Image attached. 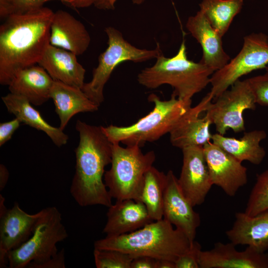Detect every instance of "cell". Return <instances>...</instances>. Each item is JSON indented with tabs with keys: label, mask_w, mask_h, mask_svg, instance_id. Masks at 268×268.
I'll use <instances>...</instances> for the list:
<instances>
[{
	"label": "cell",
	"mask_w": 268,
	"mask_h": 268,
	"mask_svg": "<svg viewBox=\"0 0 268 268\" xmlns=\"http://www.w3.org/2000/svg\"><path fill=\"white\" fill-rule=\"evenodd\" d=\"M54 12L43 6L14 13L0 26V83L8 85L20 70L38 64L50 44Z\"/></svg>",
	"instance_id": "1"
},
{
	"label": "cell",
	"mask_w": 268,
	"mask_h": 268,
	"mask_svg": "<svg viewBox=\"0 0 268 268\" xmlns=\"http://www.w3.org/2000/svg\"><path fill=\"white\" fill-rule=\"evenodd\" d=\"M79 141L75 149V173L70 193L80 206L100 205L109 207L111 197L104 182L105 167L112 161V144L101 126L77 120Z\"/></svg>",
	"instance_id": "2"
},
{
	"label": "cell",
	"mask_w": 268,
	"mask_h": 268,
	"mask_svg": "<svg viewBox=\"0 0 268 268\" xmlns=\"http://www.w3.org/2000/svg\"><path fill=\"white\" fill-rule=\"evenodd\" d=\"M191 243L181 230L164 218L152 221L132 232L96 241L95 249L114 250L134 258L145 256L156 260L175 262Z\"/></svg>",
	"instance_id": "3"
},
{
	"label": "cell",
	"mask_w": 268,
	"mask_h": 268,
	"mask_svg": "<svg viewBox=\"0 0 268 268\" xmlns=\"http://www.w3.org/2000/svg\"><path fill=\"white\" fill-rule=\"evenodd\" d=\"M156 59L152 66L138 74V83L149 89L170 85L174 88L172 94L185 102H192L193 96L210 83L214 72L201 62L195 63L188 59L184 40L174 56L167 58L161 53Z\"/></svg>",
	"instance_id": "4"
},
{
	"label": "cell",
	"mask_w": 268,
	"mask_h": 268,
	"mask_svg": "<svg viewBox=\"0 0 268 268\" xmlns=\"http://www.w3.org/2000/svg\"><path fill=\"white\" fill-rule=\"evenodd\" d=\"M148 99L154 103L153 109L134 124L127 126H101L112 143L141 147L145 142L157 140L169 134L192 107V102L181 100L173 94L168 100H161L153 93L149 95Z\"/></svg>",
	"instance_id": "5"
},
{
	"label": "cell",
	"mask_w": 268,
	"mask_h": 268,
	"mask_svg": "<svg viewBox=\"0 0 268 268\" xmlns=\"http://www.w3.org/2000/svg\"><path fill=\"white\" fill-rule=\"evenodd\" d=\"M155 160L153 150L143 153L137 145L124 147L119 143H113L111 168L104 176L111 197L116 201H139L145 174Z\"/></svg>",
	"instance_id": "6"
},
{
	"label": "cell",
	"mask_w": 268,
	"mask_h": 268,
	"mask_svg": "<svg viewBox=\"0 0 268 268\" xmlns=\"http://www.w3.org/2000/svg\"><path fill=\"white\" fill-rule=\"evenodd\" d=\"M67 237L59 209L55 206L42 209L31 236L8 253V267L35 268L56 255L57 244Z\"/></svg>",
	"instance_id": "7"
},
{
	"label": "cell",
	"mask_w": 268,
	"mask_h": 268,
	"mask_svg": "<svg viewBox=\"0 0 268 268\" xmlns=\"http://www.w3.org/2000/svg\"><path fill=\"white\" fill-rule=\"evenodd\" d=\"M108 38V47L98 57V64L93 69L90 81L81 88L85 95L98 107L103 102L104 87L114 69L126 61L141 63L156 58L161 53L158 43L155 49H139L126 40L122 34L111 26L105 28Z\"/></svg>",
	"instance_id": "8"
},
{
	"label": "cell",
	"mask_w": 268,
	"mask_h": 268,
	"mask_svg": "<svg viewBox=\"0 0 268 268\" xmlns=\"http://www.w3.org/2000/svg\"><path fill=\"white\" fill-rule=\"evenodd\" d=\"M268 65V36L263 33L250 34L244 38L240 52L210 77V93L216 99L239 78Z\"/></svg>",
	"instance_id": "9"
},
{
	"label": "cell",
	"mask_w": 268,
	"mask_h": 268,
	"mask_svg": "<svg viewBox=\"0 0 268 268\" xmlns=\"http://www.w3.org/2000/svg\"><path fill=\"white\" fill-rule=\"evenodd\" d=\"M209 103L205 115L215 126L218 134L224 135L229 129L235 133L245 130L243 112L254 110L256 99L247 79L236 81L230 90L224 91Z\"/></svg>",
	"instance_id": "10"
},
{
	"label": "cell",
	"mask_w": 268,
	"mask_h": 268,
	"mask_svg": "<svg viewBox=\"0 0 268 268\" xmlns=\"http://www.w3.org/2000/svg\"><path fill=\"white\" fill-rule=\"evenodd\" d=\"M182 150L183 164L178 184L184 196L194 207L204 202L213 184L203 146H189Z\"/></svg>",
	"instance_id": "11"
},
{
	"label": "cell",
	"mask_w": 268,
	"mask_h": 268,
	"mask_svg": "<svg viewBox=\"0 0 268 268\" xmlns=\"http://www.w3.org/2000/svg\"><path fill=\"white\" fill-rule=\"evenodd\" d=\"M203 147L213 185L220 187L227 195L234 196L247 183L246 167L211 141Z\"/></svg>",
	"instance_id": "12"
},
{
	"label": "cell",
	"mask_w": 268,
	"mask_h": 268,
	"mask_svg": "<svg viewBox=\"0 0 268 268\" xmlns=\"http://www.w3.org/2000/svg\"><path fill=\"white\" fill-rule=\"evenodd\" d=\"M193 207L182 192L178 178L169 170L164 192L163 218L182 231L191 243L195 241L201 224L200 215Z\"/></svg>",
	"instance_id": "13"
},
{
	"label": "cell",
	"mask_w": 268,
	"mask_h": 268,
	"mask_svg": "<svg viewBox=\"0 0 268 268\" xmlns=\"http://www.w3.org/2000/svg\"><path fill=\"white\" fill-rule=\"evenodd\" d=\"M213 99L209 92L196 106L189 109L169 133L173 146L182 149L192 146H203L211 141V123L206 115L201 117V114L206 111Z\"/></svg>",
	"instance_id": "14"
},
{
	"label": "cell",
	"mask_w": 268,
	"mask_h": 268,
	"mask_svg": "<svg viewBox=\"0 0 268 268\" xmlns=\"http://www.w3.org/2000/svg\"><path fill=\"white\" fill-rule=\"evenodd\" d=\"M232 242H217L209 250H201L199 256L201 268H268V253L247 246L239 251Z\"/></svg>",
	"instance_id": "15"
},
{
	"label": "cell",
	"mask_w": 268,
	"mask_h": 268,
	"mask_svg": "<svg viewBox=\"0 0 268 268\" xmlns=\"http://www.w3.org/2000/svg\"><path fill=\"white\" fill-rule=\"evenodd\" d=\"M39 211L29 214L15 202L0 217V268L8 264V253L25 243L32 235Z\"/></svg>",
	"instance_id": "16"
},
{
	"label": "cell",
	"mask_w": 268,
	"mask_h": 268,
	"mask_svg": "<svg viewBox=\"0 0 268 268\" xmlns=\"http://www.w3.org/2000/svg\"><path fill=\"white\" fill-rule=\"evenodd\" d=\"M186 27L201 47L202 56L200 62L215 71L230 61V57L223 48L222 37L200 10L188 18Z\"/></svg>",
	"instance_id": "17"
},
{
	"label": "cell",
	"mask_w": 268,
	"mask_h": 268,
	"mask_svg": "<svg viewBox=\"0 0 268 268\" xmlns=\"http://www.w3.org/2000/svg\"><path fill=\"white\" fill-rule=\"evenodd\" d=\"M90 41V35L80 21L63 10L54 13L50 26V44L79 56L87 50Z\"/></svg>",
	"instance_id": "18"
},
{
	"label": "cell",
	"mask_w": 268,
	"mask_h": 268,
	"mask_svg": "<svg viewBox=\"0 0 268 268\" xmlns=\"http://www.w3.org/2000/svg\"><path fill=\"white\" fill-rule=\"evenodd\" d=\"M107 217L103 232L107 237L132 232L154 221L144 204L133 199L116 201L109 207Z\"/></svg>",
	"instance_id": "19"
},
{
	"label": "cell",
	"mask_w": 268,
	"mask_h": 268,
	"mask_svg": "<svg viewBox=\"0 0 268 268\" xmlns=\"http://www.w3.org/2000/svg\"><path fill=\"white\" fill-rule=\"evenodd\" d=\"M76 57L71 52L49 44L38 65L54 80L81 88L86 70Z\"/></svg>",
	"instance_id": "20"
},
{
	"label": "cell",
	"mask_w": 268,
	"mask_h": 268,
	"mask_svg": "<svg viewBox=\"0 0 268 268\" xmlns=\"http://www.w3.org/2000/svg\"><path fill=\"white\" fill-rule=\"evenodd\" d=\"M226 235L236 246L247 245L265 252L268 250V209L253 216L237 212L233 226Z\"/></svg>",
	"instance_id": "21"
},
{
	"label": "cell",
	"mask_w": 268,
	"mask_h": 268,
	"mask_svg": "<svg viewBox=\"0 0 268 268\" xmlns=\"http://www.w3.org/2000/svg\"><path fill=\"white\" fill-rule=\"evenodd\" d=\"M54 80L38 64L18 72L8 86L10 93L26 98L35 106H40L50 98Z\"/></svg>",
	"instance_id": "22"
},
{
	"label": "cell",
	"mask_w": 268,
	"mask_h": 268,
	"mask_svg": "<svg viewBox=\"0 0 268 268\" xmlns=\"http://www.w3.org/2000/svg\"><path fill=\"white\" fill-rule=\"evenodd\" d=\"M60 120V128H66L71 118L77 113L93 112L98 106L83 92L81 88L54 80L50 93Z\"/></svg>",
	"instance_id": "23"
},
{
	"label": "cell",
	"mask_w": 268,
	"mask_h": 268,
	"mask_svg": "<svg viewBox=\"0 0 268 268\" xmlns=\"http://www.w3.org/2000/svg\"><path fill=\"white\" fill-rule=\"evenodd\" d=\"M1 99L8 112L21 123L44 132L56 146L60 147L67 143L68 137L63 130L48 123L26 98L9 93L1 97Z\"/></svg>",
	"instance_id": "24"
},
{
	"label": "cell",
	"mask_w": 268,
	"mask_h": 268,
	"mask_svg": "<svg viewBox=\"0 0 268 268\" xmlns=\"http://www.w3.org/2000/svg\"><path fill=\"white\" fill-rule=\"evenodd\" d=\"M266 137L267 134L264 130L245 133L240 139L217 133L212 135L211 142L241 162L248 161L258 165L266 156V151L260 142Z\"/></svg>",
	"instance_id": "25"
},
{
	"label": "cell",
	"mask_w": 268,
	"mask_h": 268,
	"mask_svg": "<svg viewBox=\"0 0 268 268\" xmlns=\"http://www.w3.org/2000/svg\"><path fill=\"white\" fill-rule=\"evenodd\" d=\"M166 174L153 166L145 173L139 201L146 206L151 218L159 220L163 217V197Z\"/></svg>",
	"instance_id": "26"
},
{
	"label": "cell",
	"mask_w": 268,
	"mask_h": 268,
	"mask_svg": "<svg viewBox=\"0 0 268 268\" xmlns=\"http://www.w3.org/2000/svg\"><path fill=\"white\" fill-rule=\"evenodd\" d=\"M243 4V0H202L200 3V10L222 37Z\"/></svg>",
	"instance_id": "27"
},
{
	"label": "cell",
	"mask_w": 268,
	"mask_h": 268,
	"mask_svg": "<svg viewBox=\"0 0 268 268\" xmlns=\"http://www.w3.org/2000/svg\"><path fill=\"white\" fill-rule=\"evenodd\" d=\"M268 209V169L257 176L244 212L253 216Z\"/></svg>",
	"instance_id": "28"
},
{
	"label": "cell",
	"mask_w": 268,
	"mask_h": 268,
	"mask_svg": "<svg viewBox=\"0 0 268 268\" xmlns=\"http://www.w3.org/2000/svg\"><path fill=\"white\" fill-rule=\"evenodd\" d=\"M93 255L97 268H131L134 257L114 250L95 249Z\"/></svg>",
	"instance_id": "29"
},
{
	"label": "cell",
	"mask_w": 268,
	"mask_h": 268,
	"mask_svg": "<svg viewBox=\"0 0 268 268\" xmlns=\"http://www.w3.org/2000/svg\"><path fill=\"white\" fill-rule=\"evenodd\" d=\"M265 69L264 74L247 79L256 103L263 106L268 105V65Z\"/></svg>",
	"instance_id": "30"
},
{
	"label": "cell",
	"mask_w": 268,
	"mask_h": 268,
	"mask_svg": "<svg viewBox=\"0 0 268 268\" xmlns=\"http://www.w3.org/2000/svg\"><path fill=\"white\" fill-rule=\"evenodd\" d=\"M201 246L197 241H194L190 248L180 255L175 262V268H199V256Z\"/></svg>",
	"instance_id": "31"
},
{
	"label": "cell",
	"mask_w": 268,
	"mask_h": 268,
	"mask_svg": "<svg viewBox=\"0 0 268 268\" xmlns=\"http://www.w3.org/2000/svg\"><path fill=\"white\" fill-rule=\"evenodd\" d=\"M55 0H14V13H23L43 7L46 2ZM64 4L66 0H58Z\"/></svg>",
	"instance_id": "32"
},
{
	"label": "cell",
	"mask_w": 268,
	"mask_h": 268,
	"mask_svg": "<svg viewBox=\"0 0 268 268\" xmlns=\"http://www.w3.org/2000/svg\"><path fill=\"white\" fill-rule=\"evenodd\" d=\"M21 121L17 118L0 124V146L11 139L13 134L19 127Z\"/></svg>",
	"instance_id": "33"
},
{
	"label": "cell",
	"mask_w": 268,
	"mask_h": 268,
	"mask_svg": "<svg viewBox=\"0 0 268 268\" xmlns=\"http://www.w3.org/2000/svg\"><path fill=\"white\" fill-rule=\"evenodd\" d=\"M65 255L64 249L46 262L37 266L35 268H65Z\"/></svg>",
	"instance_id": "34"
},
{
	"label": "cell",
	"mask_w": 268,
	"mask_h": 268,
	"mask_svg": "<svg viewBox=\"0 0 268 268\" xmlns=\"http://www.w3.org/2000/svg\"><path fill=\"white\" fill-rule=\"evenodd\" d=\"M106 0H66L65 5L74 8L88 7L94 5L100 9L106 10Z\"/></svg>",
	"instance_id": "35"
},
{
	"label": "cell",
	"mask_w": 268,
	"mask_h": 268,
	"mask_svg": "<svg viewBox=\"0 0 268 268\" xmlns=\"http://www.w3.org/2000/svg\"><path fill=\"white\" fill-rule=\"evenodd\" d=\"M157 260L145 256L134 257L131 268H156Z\"/></svg>",
	"instance_id": "36"
},
{
	"label": "cell",
	"mask_w": 268,
	"mask_h": 268,
	"mask_svg": "<svg viewBox=\"0 0 268 268\" xmlns=\"http://www.w3.org/2000/svg\"><path fill=\"white\" fill-rule=\"evenodd\" d=\"M15 13L14 0H0V18L5 20Z\"/></svg>",
	"instance_id": "37"
},
{
	"label": "cell",
	"mask_w": 268,
	"mask_h": 268,
	"mask_svg": "<svg viewBox=\"0 0 268 268\" xmlns=\"http://www.w3.org/2000/svg\"><path fill=\"white\" fill-rule=\"evenodd\" d=\"M9 172L6 167L2 164H0V191H2L7 183L9 178Z\"/></svg>",
	"instance_id": "38"
},
{
	"label": "cell",
	"mask_w": 268,
	"mask_h": 268,
	"mask_svg": "<svg viewBox=\"0 0 268 268\" xmlns=\"http://www.w3.org/2000/svg\"><path fill=\"white\" fill-rule=\"evenodd\" d=\"M156 268H175V262L167 260H157Z\"/></svg>",
	"instance_id": "39"
},
{
	"label": "cell",
	"mask_w": 268,
	"mask_h": 268,
	"mask_svg": "<svg viewBox=\"0 0 268 268\" xmlns=\"http://www.w3.org/2000/svg\"><path fill=\"white\" fill-rule=\"evenodd\" d=\"M117 0H106L105 6L106 10L114 9L115 3ZM145 0H132L134 3L140 4L144 2Z\"/></svg>",
	"instance_id": "40"
},
{
	"label": "cell",
	"mask_w": 268,
	"mask_h": 268,
	"mask_svg": "<svg viewBox=\"0 0 268 268\" xmlns=\"http://www.w3.org/2000/svg\"><path fill=\"white\" fill-rule=\"evenodd\" d=\"M5 199L2 196L0 195V217L2 216L7 211L8 209L4 205Z\"/></svg>",
	"instance_id": "41"
}]
</instances>
